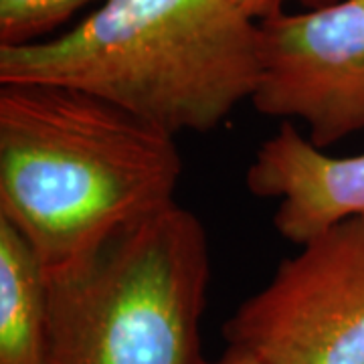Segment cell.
<instances>
[{
  "instance_id": "6da1fadb",
  "label": "cell",
  "mask_w": 364,
  "mask_h": 364,
  "mask_svg": "<svg viewBox=\"0 0 364 364\" xmlns=\"http://www.w3.org/2000/svg\"><path fill=\"white\" fill-rule=\"evenodd\" d=\"M176 136L87 91L0 83V219L47 275L174 200Z\"/></svg>"
},
{
  "instance_id": "7a4b0ae2",
  "label": "cell",
  "mask_w": 364,
  "mask_h": 364,
  "mask_svg": "<svg viewBox=\"0 0 364 364\" xmlns=\"http://www.w3.org/2000/svg\"><path fill=\"white\" fill-rule=\"evenodd\" d=\"M273 0H104L51 39L0 47V83L87 91L162 130L219 128L259 77Z\"/></svg>"
},
{
  "instance_id": "3957f363",
  "label": "cell",
  "mask_w": 364,
  "mask_h": 364,
  "mask_svg": "<svg viewBox=\"0 0 364 364\" xmlns=\"http://www.w3.org/2000/svg\"><path fill=\"white\" fill-rule=\"evenodd\" d=\"M47 279L51 364H213L207 229L178 203Z\"/></svg>"
},
{
  "instance_id": "277c9868",
  "label": "cell",
  "mask_w": 364,
  "mask_h": 364,
  "mask_svg": "<svg viewBox=\"0 0 364 364\" xmlns=\"http://www.w3.org/2000/svg\"><path fill=\"white\" fill-rule=\"evenodd\" d=\"M223 332L263 364H364V217L299 245Z\"/></svg>"
},
{
  "instance_id": "5b68a950",
  "label": "cell",
  "mask_w": 364,
  "mask_h": 364,
  "mask_svg": "<svg viewBox=\"0 0 364 364\" xmlns=\"http://www.w3.org/2000/svg\"><path fill=\"white\" fill-rule=\"evenodd\" d=\"M299 119L318 148L364 130V0H332L259 23V77L249 100Z\"/></svg>"
},
{
  "instance_id": "8992f818",
  "label": "cell",
  "mask_w": 364,
  "mask_h": 364,
  "mask_svg": "<svg viewBox=\"0 0 364 364\" xmlns=\"http://www.w3.org/2000/svg\"><path fill=\"white\" fill-rule=\"evenodd\" d=\"M245 184L253 196L277 200L273 227L296 245L364 217V152L326 154L291 122L257 148Z\"/></svg>"
},
{
  "instance_id": "52a82bcc",
  "label": "cell",
  "mask_w": 364,
  "mask_h": 364,
  "mask_svg": "<svg viewBox=\"0 0 364 364\" xmlns=\"http://www.w3.org/2000/svg\"><path fill=\"white\" fill-rule=\"evenodd\" d=\"M0 364H51L47 272L4 219H0Z\"/></svg>"
},
{
  "instance_id": "ba28073f",
  "label": "cell",
  "mask_w": 364,
  "mask_h": 364,
  "mask_svg": "<svg viewBox=\"0 0 364 364\" xmlns=\"http://www.w3.org/2000/svg\"><path fill=\"white\" fill-rule=\"evenodd\" d=\"M104 0H0V47H23L59 35L90 4Z\"/></svg>"
},
{
  "instance_id": "9c48e42d",
  "label": "cell",
  "mask_w": 364,
  "mask_h": 364,
  "mask_svg": "<svg viewBox=\"0 0 364 364\" xmlns=\"http://www.w3.org/2000/svg\"><path fill=\"white\" fill-rule=\"evenodd\" d=\"M213 364H263V363H261L259 358H255L253 354H249V352L241 350V348H233V346H229V348H227V352L223 354L221 358Z\"/></svg>"
},
{
  "instance_id": "30bf717a",
  "label": "cell",
  "mask_w": 364,
  "mask_h": 364,
  "mask_svg": "<svg viewBox=\"0 0 364 364\" xmlns=\"http://www.w3.org/2000/svg\"><path fill=\"white\" fill-rule=\"evenodd\" d=\"M304 4L308 6H320V4H326V2H332V0H301Z\"/></svg>"
},
{
  "instance_id": "8fae6325",
  "label": "cell",
  "mask_w": 364,
  "mask_h": 364,
  "mask_svg": "<svg viewBox=\"0 0 364 364\" xmlns=\"http://www.w3.org/2000/svg\"><path fill=\"white\" fill-rule=\"evenodd\" d=\"M273 2H275L277 6H284V2H286V0H273Z\"/></svg>"
}]
</instances>
